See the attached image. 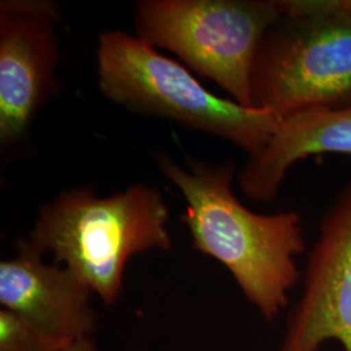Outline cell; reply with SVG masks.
I'll return each instance as SVG.
<instances>
[{"instance_id": "6da1fadb", "label": "cell", "mask_w": 351, "mask_h": 351, "mask_svg": "<svg viewBox=\"0 0 351 351\" xmlns=\"http://www.w3.org/2000/svg\"><path fill=\"white\" fill-rule=\"evenodd\" d=\"M158 165L186 202L181 220L189 228L193 247L223 264L267 320L276 319L301 278L294 259L306 249L301 215L249 210L232 190V162L189 159L184 168L159 156Z\"/></svg>"}, {"instance_id": "7a4b0ae2", "label": "cell", "mask_w": 351, "mask_h": 351, "mask_svg": "<svg viewBox=\"0 0 351 351\" xmlns=\"http://www.w3.org/2000/svg\"><path fill=\"white\" fill-rule=\"evenodd\" d=\"M169 210L159 189L134 184L110 197L68 189L46 203L26 241L69 268L106 304L121 297L129 259L169 250Z\"/></svg>"}, {"instance_id": "3957f363", "label": "cell", "mask_w": 351, "mask_h": 351, "mask_svg": "<svg viewBox=\"0 0 351 351\" xmlns=\"http://www.w3.org/2000/svg\"><path fill=\"white\" fill-rule=\"evenodd\" d=\"M97 66L99 88L107 99L129 111L169 119L226 139L249 158L265 149L280 123L274 113L215 95L185 65L125 32L101 33Z\"/></svg>"}, {"instance_id": "277c9868", "label": "cell", "mask_w": 351, "mask_h": 351, "mask_svg": "<svg viewBox=\"0 0 351 351\" xmlns=\"http://www.w3.org/2000/svg\"><path fill=\"white\" fill-rule=\"evenodd\" d=\"M251 69L255 108L278 119L351 104V16L330 0H282Z\"/></svg>"}, {"instance_id": "5b68a950", "label": "cell", "mask_w": 351, "mask_h": 351, "mask_svg": "<svg viewBox=\"0 0 351 351\" xmlns=\"http://www.w3.org/2000/svg\"><path fill=\"white\" fill-rule=\"evenodd\" d=\"M280 0H142L134 5L137 36L173 52L242 106L252 107L251 69Z\"/></svg>"}, {"instance_id": "8992f818", "label": "cell", "mask_w": 351, "mask_h": 351, "mask_svg": "<svg viewBox=\"0 0 351 351\" xmlns=\"http://www.w3.org/2000/svg\"><path fill=\"white\" fill-rule=\"evenodd\" d=\"M60 7L51 0L0 3V145L23 141L42 106L59 88Z\"/></svg>"}, {"instance_id": "52a82bcc", "label": "cell", "mask_w": 351, "mask_h": 351, "mask_svg": "<svg viewBox=\"0 0 351 351\" xmlns=\"http://www.w3.org/2000/svg\"><path fill=\"white\" fill-rule=\"evenodd\" d=\"M326 341L351 351V180L322 219L280 351H319Z\"/></svg>"}, {"instance_id": "ba28073f", "label": "cell", "mask_w": 351, "mask_h": 351, "mask_svg": "<svg viewBox=\"0 0 351 351\" xmlns=\"http://www.w3.org/2000/svg\"><path fill=\"white\" fill-rule=\"evenodd\" d=\"M12 259L0 262V303L42 335L64 346L95 329L93 290L62 264H47L23 239Z\"/></svg>"}, {"instance_id": "9c48e42d", "label": "cell", "mask_w": 351, "mask_h": 351, "mask_svg": "<svg viewBox=\"0 0 351 351\" xmlns=\"http://www.w3.org/2000/svg\"><path fill=\"white\" fill-rule=\"evenodd\" d=\"M323 154L351 155V104L311 108L280 119L265 149L247 158L241 168L239 188L254 201H274L294 164Z\"/></svg>"}, {"instance_id": "30bf717a", "label": "cell", "mask_w": 351, "mask_h": 351, "mask_svg": "<svg viewBox=\"0 0 351 351\" xmlns=\"http://www.w3.org/2000/svg\"><path fill=\"white\" fill-rule=\"evenodd\" d=\"M64 348V345L42 335L17 315L0 308V351H62Z\"/></svg>"}, {"instance_id": "8fae6325", "label": "cell", "mask_w": 351, "mask_h": 351, "mask_svg": "<svg viewBox=\"0 0 351 351\" xmlns=\"http://www.w3.org/2000/svg\"><path fill=\"white\" fill-rule=\"evenodd\" d=\"M62 351H97V349L91 339L88 337H84V339H77L75 342L69 343Z\"/></svg>"}, {"instance_id": "7c38bea8", "label": "cell", "mask_w": 351, "mask_h": 351, "mask_svg": "<svg viewBox=\"0 0 351 351\" xmlns=\"http://www.w3.org/2000/svg\"><path fill=\"white\" fill-rule=\"evenodd\" d=\"M330 4L339 12L351 16V0H330Z\"/></svg>"}]
</instances>
